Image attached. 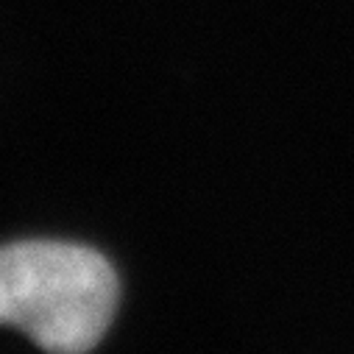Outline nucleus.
Masks as SVG:
<instances>
[{"instance_id": "nucleus-1", "label": "nucleus", "mask_w": 354, "mask_h": 354, "mask_svg": "<svg viewBox=\"0 0 354 354\" xmlns=\"http://www.w3.org/2000/svg\"><path fill=\"white\" fill-rule=\"evenodd\" d=\"M120 299L112 265L75 243L28 240L0 248V324L48 354H86L106 335Z\"/></svg>"}]
</instances>
